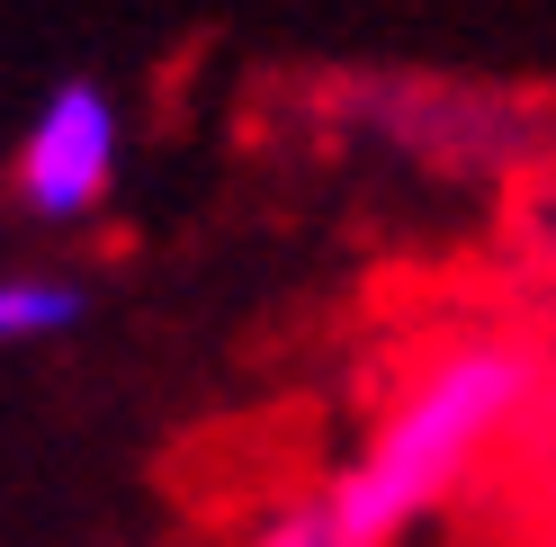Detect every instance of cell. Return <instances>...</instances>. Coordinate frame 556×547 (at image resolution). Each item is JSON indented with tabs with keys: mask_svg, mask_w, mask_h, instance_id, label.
Wrapping results in <instances>:
<instances>
[{
	"mask_svg": "<svg viewBox=\"0 0 556 547\" xmlns=\"http://www.w3.org/2000/svg\"><path fill=\"white\" fill-rule=\"evenodd\" d=\"M252 547H341V530L324 521V503H296V511H278Z\"/></svg>",
	"mask_w": 556,
	"mask_h": 547,
	"instance_id": "obj_4",
	"label": "cell"
},
{
	"mask_svg": "<svg viewBox=\"0 0 556 547\" xmlns=\"http://www.w3.org/2000/svg\"><path fill=\"white\" fill-rule=\"evenodd\" d=\"M73 323H81V288H73V279H46V269H0V351L46 341V332H73Z\"/></svg>",
	"mask_w": 556,
	"mask_h": 547,
	"instance_id": "obj_3",
	"label": "cell"
},
{
	"mask_svg": "<svg viewBox=\"0 0 556 547\" xmlns=\"http://www.w3.org/2000/svg\"><path fill=\"white\" fill-rule=\"evenodd\" d=\"M117 99L99 81H63L18 135V162H10V189L37 225H81L99 216V198L117 189Z\"/></svg>",
	"mask_w": 556,
	"mask_h": 547,
	"instance_id": "obj_2",
	"label": "cell"
},
{
	"mask_svg": "<svg viewBox=\"0 0 556 547\" xmlns=\"http://www.w3.org/2000/svg\"><path fill=\"white\" fill-rule=\"evenodd\" d=\"M530 386H539V359L520 341H458V351H440L387 404L368 449L315 494L324 521L341 530V547H395L413 521H431L467 485V467L503 440V422L530 404Z\"/></svg>",
	"mask_w": 556,
	"mask_h": 547,
	"instance_id": "obj_1",
	"label": "cell"
}]
</instances>
